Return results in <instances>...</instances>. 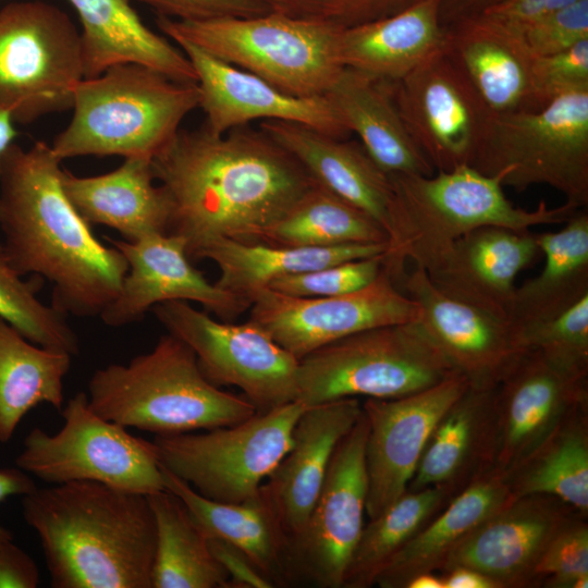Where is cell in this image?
<instances>
[{
  "label": "cell",
  "instance_id": "56",
  "mask_svg": "<svg viewBox=\"0 0 588 588\" xmlns=\"http://www.w3.org/2000/svg\"><path fill=\"white\" fill-rule=\"evenodd\" d=\"M405 588H444L439 572H424L412 577Z\"/></svg>",
  "mask_w": 588,
  "mask_h": 588
},
{
  "label": "cell",
  "instance_id": "5",
  "mask_svg": "<svg viewBox=\"0 0 588 588\" xmlns=\"http://www.w3.org/2000/svg\"><path fill=\"white\" fill-rule=\"evenodd\" d=\"M87 397L102 418L155 434L234 425L257 413L245 396L208 381L192 348L170 333L127 364L97 369Z\"/></svg>",
  "mask_w": 588,
  "mask_h": 588
},
{
  "label": "cell",
  "instance_id": "32",
  "mask_svg": "<svg viewBox=\"0 0 588 588\" xmlns=\"http://www.w3.org/2000/svg\"><path fill=\"white\" fill-rule=\"evenodd\" d=\"M513 498L502 475L490 471L475 479L389 561L376 585L405 588L417 574L440 572L461 541Z\"/></svg>",
  "mask_w": 588,
  "mask_h": 588
},
{
  "label": "cell",
  "instance_id": "36",
  "mask_svg": "<svg viewBox=\"0 0 588 588\" xmlns=\"http://www.w3.org/2000/svg\"><path fill=\"white\" fill-rule=\"evenodd\" d=\"M147 498L157 527L151 588H231L209 536L184 502L166 489Z\"/></svg>",
  "mask_w": 588,
  "mask_h": 588
},
{
  "label": "cell",
  "instance_id": "38",
  "mask_svg": "<svg viewBox=\"0 0 588 588\" xmlns=\"http://www.w3.org/2000/svg\"><path fill=\"white\" fill-rule=\"evenodd\" d=\"M514 497L547 494L588 515V407L567 417L511 474Z\"/></svg>",
  "mask_w": 588,
  "mask_h": 588
},
{
  "label": "cell",
  "instance_id": "25",
  "mask_svg": "<svg viewBox=\"0 0 588 588\" xmlns=\"http://www.w3.org/2000/svg\"><path fill=\"white\" fill-rule=\"evenodd\" d=\"M260 130L292 155L317 184L366 212L388 234L392 182L360 143L287 121H262Z\"/></svg>",
  "mask_w": 588,
  "mask_h": 588
},
{
  "label": "cell",
  "instance_id": "23",
  "mask_svg": "<svg viewBox=\"0 0 588 588\" xmlns=\"http://www.w3.org/2000/svg\"><path fill=\"white\" fill-rule=\"evenodd\" d=\"M189 59L199 91L206 127L224 134L260 120H279L309 126L321 133L346 138V128L326 96L299 97L287 94L264 78L226 63L199 48L179 42Z\"/></svg>",
  "mask_w": 588,
  "mask_h": 588
},
{
  "label": "cell",
  "instance_id": "45",
  "mask_svg": "<svg viewBox=\"0 0 588 588\" xmlns=\"http://www.w3.org/2000/svg\"><path fill=\"white\" fill-rule=\"evenodd\" d=\"M580 90H588V39L561 52L534 57L527 110Z\"/></svg>",
  "mask_w": 588,
  "mask_h": 588
},
{
  "label": "cell",
  "instance_id": "43",
  "mask_svg": "<svg viewBox=\"0 0 588 588\" xmlns=\"http://www.w3.org/2000/svg\"><path fill=\"white\" fill-rule=\"evenodd\" d=\"M383 254L347 260L290 274L274 280L267 289L297 297L338 296L359 291L383 271Z\"/></svg>",
  "mask_w": 588,
  "mask_h": 588
},
{
  "label": "cell",
  "instance_id": "51",
  "mask_svg": "<svg viewBox=\"0 0 588 588\" xmlns=\"http://www.w3.org/2000/svg\"><path fill=\"white\" fill-rule=\"evenodd\" d=\"M35 481L21 468H0V502L12 495H25L36 489ZM13 539L10 530L0 525V540Z\"/></svg>",
  "mask_w": 588,
  "mask_h": 588
},
{
  "label": "cell",
  "instance_id": "12",
  "mask_svg": "<svg viewBox=\"0 0 588 588\" xmlns=\"http://www.w3.org/2000/svg\"><path fill=\"white\" fill-rule=\"evenodd\" d=\"M61 414L58 432H28L19 468L54 485L87 480L145 495L164 490L150 441L95 413L86 392L69 399Z\"/></svg>",
  "mask_w": 588,
  "mask_h": 588
},
{
  "label": "cell",
  "instance_id": "15",
  "mask_svg": "<svg viewBox=\"0 0 588 588\" xmlns=\"http://www.w3.org/2000/svg\"><path fill=\"white\" fill-rule=\"evenodd\" d=\"M249 308V320L298 360L351 334L420 317L417 303L385 269L368 286L338 296L297 297L262 289Z\"/></svg>",
  "mask_w": 588,
  "mask_h": 588
},
{
  "label": "cell",
  "instance_id": "9",
  "mask_svg": "<svg viewBox=\"0 0 588 588\" xmlns=\"http://www.w3.org/2000/svg\"><path fill=\"white\" fill-rule=\"evenodd\" d=\"M456 373L418 321L364 330L298 360L297 401L313 406L365 396L394 399Z\"/></svg>",
  "mask_w": 588,
  "mask_h": 588
},
{
  "label": "cell",
  "instance_id": "30",
  "mask_svg": "<svg viewBox=\"0 0 588 588\" xmlns=\"http://www.w3.org/2000/svg\"><path fill=\"white\" fill-rule=\"evenodd\" d=\"M82 30L84 78L121 63L148 66L174 81L196 83L186 54L147 27L128 0H68Z\"/></svg>",
  "mask_w": 588,
  "mask_h": 588
},
{
  "label": "cell",
  "instance_id": "4",
  "mask_svg": "<svg viewBox=\"0 0 588 588\" xmlns=\"http://www.w3.org/2000/svg\"><path fill=\"white\" fill-rule=\"evenodd\" d=\"M393 198L384 269L395 282L407 262L422 267L456 238L482 226L529 231L540 224L564 223L578 209L564 203L534 209L514 206L499 179L470 166L431 175L391 176Z\"/></svg>",
  "mask_w": 588,
  "mask_h": 588
},
{
  "label": "cell",
  "instance_id": "53",
  "mask_svg": "<svg viewBox=\"0 0 588 588\" xmlns=\"http://www.w3.org/2000/svg\"><path fill=\"white\" fill-rule=\"evenodd\" d=\"M444 588H498L485 574L465 566H455L439 572Z\"/></svg>",
  "mask_w": 588,
  "mask_h": 588
},
{
  "label": "cell",
  "instance_id": "28",
  "mask_svg": "<svg viewBox=\"0 0 588 588\" xmlns=\"http://www.w3.org/2000/svg\"><path fill=\"white\" fill-rule=\"evenodd\" d=\"M156 181L151 160L138 157L99 175L62 173L64 193L82 218L117 230L125 241L168 233L171 204Z\"/></svg>",
  "mask_w": 588,
  "mask_h": 588
},
{
  "label": "cell",
  "instance_id": "48",
  "mask_svg": "<svg viewBox=\"0 0 588 588\" xmlns=\"http://www.w3.org/2000/svg\"><path fill=\"white\" fill-rule=\"evenodd\" d=\"M422 0H329L295 17L322 20L345 27L385 17Z\"/></svg>",
  "mask_w": 588,
  "mask_h": 588
},
{
  "label": "cell",
  "instance_id": "34",
  "mask_svg": "<svg viewBox=\"0 0 588 588\" xmlns=\"http://www.w3.org/2000/svg\"><path fill=\"white\" fill-rule=\"evenodd\" d=\"M544 266L515 287L507 318L517 329L548 319L588 295V213L578 209L555 232L535 233Z\"/></svg>",
  "mask_w": 588,
  "mask_h": 588
},
{
  "label": "cell",
  "instance_id": "14",
  "mask_svg": "<svg viewBox=\"0 0 588 588\" xmlns=\"http://www.w3.org/2000/svg\"><path fill=\"white\" fill-rule=\"evenodd\" d=\"M367 433V419L362 413L336 445L309 517L285 552L283 585L342 588L347 563L365 525Z\"/></svg>",
  "mask_w": 588,
  "mask_h": 588
},
{
  "label": "cell",
  "instance_id": "29",
  "mask_svg": "<svg viewBox=\"0 0 588 588\" xmlns=\"http://www.w3.org/2000/svg\"><path fill=\"white\" fill-rule=\"evenodd\" d=\"M440 0H422L378 20L340 27L336 58L342 66L396 82L444 47Z\"/></svg>",
  "mask_w": 588,
  "mask_h": 588
},
{
  "label": "cell",
  "instance_id": "10",
  "mask_svg": "<svg viewBox=\"0 0 588 588\" xmlns=\"http://www.w3.org/2000/svg\"><path fill=\"white\" fill-rule=\"evenodd\" d=\"M307 406L293 401L229 426L156 434L150 441L160 466L200 495L242 503L257 497L264 480L290 450Z\"/></svg>",
  "mask_w": 588,
  "mask_h": 588
},
{
  "label": "cell",
  "instance_id": "31",
  "mask_svg": "<svg viewBox=\"0 0 588 588\" xmlns=\"http://www.w3.org/2000/svg\"><path fill=\"white\" fill-rule=\"evenodd\" d=\"M324 96L350 133L358 136L366 152L390 177L434 173L404 124L392 82L343 68Z\"/></svg>",
  "mask_w": 588,
  "mask_h": 588
},
{
  "label": "cell",
  "instance_id": "17",
  "mask_svg": "<svg viewBox=\"0 0 588 588\" xmlns=\"http://www.w3.org/2000/svg\"><path fill=\"white\" fill-rule=\"evenodd\" d=\"M588 407V371L525 350L494 387L491 471L506 477L567 417Z\"/></svg>",
  "mask_w": 588,
  "mask_h": 588
},
{
  "label": "cell",
  "instance_id": "47",
  "mask_svg": "<svg viewBox=\"0 0 588 588\" xmlns=\"http://www.w3.org/2000/svg\"><path fill=\"white\" fill-rule=\"evenodd\" d=\"M160 15L183 21L253 17L272 12L267 0H137Z\"/></svg>",
  "mask_w": 588,
  "mask_h": 588
},
{
  "label": "cell",
  "instance_id": "13",
  "mask_svg": "<svg viewBox=\"0 0 588 588\" xmlns=\"http://www.w3.org/2000/svg\"><path fill=\"white\" fill-rule=\"evenodd\" d=\"M151 310L168 333L192 348L212 384L238 388L259 413L296 401L298 359L252 320L218 321L184 301Z\"/></svg>",
  "mask_w": 588,
  "mask_h": 588
},
{
  "label": "cell",
  "instance_id": "42",
  "mask_svg": "<svg viewBox=\"0 0 588 588\" xmlns=\"http://www.w3.org/2000/svg\"><path fill=\"white\" fill-rule=\"evenodd\" d=\"M524 350H535L549 359L588 371V295L561 313L518 330Z\"/></svg>",
  "mask_w": 588,
  "mask_h": 588
},
{
  "label": "cell",
  "instance_id": "1",
  "mask_svg": "<svg viewBox=\"0 0 588 588\" xmlns=\"http://www.w3.org/2000/svg\"><path fill=\"white\" fill-rule=\"evenodd\" d=\"M171 204L168 233L189 258L216 238L250 242L316 182L271 137L246 126L180 130L151 160Z\"/></svg>",
  "mask_w": 588,
  "mask_h": 588
},
{
  "label": "cell",
  "instance_id": "40",
  "mask_svg": "<svg viewBox=\"0 0 588 588\" xmlns=\"http://www.w3.org/2000/svg\"><path fill=\"white\" fill-rule=\"evenodd\" d=\"M455 497L444 488L405 491L364 525L347 563L342 588H369L389 561Z\"/></svg>",
  "mask_w": 588,
  "mask_h": 588
},
{
  "label": "cell",
  "instance_id": "50",
  "mask_svg": "<svg viewBox=\"0 0 588 588\" xmlns=\"http://www.w3.org/2000/svg\"><path fill=\"white\" fill-rule=\"evenodd\" d=\"M39 580L35 561L12 539L0 540V588H36Z\"/></svg>",
  "mask_w": 588,
  "mask_h": 588
},
{
  "label": "cell",
  "instance_id": "55",
  "mask_svg": "<svg viewBox=\"0 0 588 588\" xmlns=\"http://www.w3.org/2000/svg\"><path fill=\"white\" fill-rule=\"evenodd\" d=\"M17 136L15 122L11 114L0 107V160L11 144Z\"/></svg>",
  "mask_w": 588,
  "mask_h": 588
},
{
  "label": "cell",
  "instance_id": "41",
  "mask_svg": "<svg viewBox=\"0 0 588 588\" xmlns=\"http://www.w3.org/2000/svg\"><path fill=\"white\" fill-rule=\"evenodd\" d=\"M32 277L24 280L14 270L0 244V316L32 343L77 355L78 336L69 324L68 316L37 297L44 279Z\"/></svg>",
  "mask_w": 588,
  "mask_h": 588
},
{
  "label": "cell",
  "instance_id": "24",
  "mask_svg": "<svg viewBox=\"0 0 588 588\" xmlns=\"http://www.w3.org/2000/svg\"><path fill=\"white\" fill-rule=\"evenodd\" d=\"M539 253L530 230L482 226L453 241L421 268L444 294L509 319L515 279Z\"/></svg>",
  "mask_w": 588,
  "mask_h": 588
},
{
  "label": "cell",
  "instance_id": "21",
  "mask_svg": "<svg viewBox=\"0 0 588 588\" xmlns=\"http://www.w3.org/2000/svg\"><path fill=\"white\" fill-rule=\"evenodd\" d=\"M577 515L583 514L552 495L515 497L463 539L440 572L465 566L498 588H536L535 569L546 548Z\"/></svg>",
  "mask_w": 588,
  "mask_h": 588
},
{
  "label": "cell",
  "instance_id": "7",
  "mask_svg": "<svg viewBox=\"0 0 588 588\" xmlns=\"http://www.w3.org/2000/svg\"><path fill=\"white\" fill-rule=\"evenodd\" d=\"M156 22L176 44H191L294 96H324L344 68L335 51L341 26L322 20L272 11L200 21L159 14Z\"/></svg>",
  "mask_w": 588,
  "mask_h": 588
},
{
  "label": "cell",
  "instance_id": "37",
  "mask_svg": "<svg viewBox=\"0 0 588 588\" xmlns=\"http://www.w3.org/2000/svg\"><path fill=\"white\" fill-rule=\"evenodd\" d=\"M250 242L282 247H333L388 244V234L366 212L315 183Z\"/></svg>",
  "mask_w": 588,
  "mask_h": 588
},
{
  "label": "cell",
  "instance_id": "49",
  "mask_svg": "<svg viewBox=\"0 0 588 588\" xmlns=\"http://www.w3.org/2000/svg\"><path fill=\"white\" fill-rule=\"evenodd\" d=\"M208 542L212 555L228 574L231 588L274 587L242 550L216 537H209Z\"/></svg>",
  "mask_w": 588,
  "mask_h": 588
},
{
  "label": "cell",
  "instance_id": "35",
  "mask_svg": "<svg viewBox=\"0 0 588 588\" xmlns=\"http://www.w3.org/2000/svg\"><path fill=\"white\" fill-rule=\"evenodd\" d=\"M72 357L32 343L0 316V442L7 443L23 417L46 403L61 412L64 378Z\"/></svg>",
  "mask_w": 588,
  "mask_h": 588
},
{
  "label": "cell",
  "instance_id": "26",
  "mask_svg": "<svg viewBox=\"0 0 588 588\" xmlns=\"http://www.w3.org/2000/svg\"><path fill=\"white\" fill-rule=\"evenodd\" d=\"M444 27V50L489 110H527L534 56L522 33L486 13Z\"/></svg>",
  "mask_w": 588,
  "mask_h": 588
},
{
  "label": "cell",
  "instance_id": "11",
  "mask_svg": "<svg viewBox=\"0 0 588 588\" xmlns=\"http://www.w3.org/2000/svg\"><path fill=\"white\" fill-rule=\"evenodd\" d=\"M83 78L81 34L66 13L44 1L0 10V107L15 123L71 109Z\"/></svg>",
  "mask_w": 588,
  "mask_h": 588
},
{
  "label": "cell",
  "instance_id": "18",
  "mask_svg": "<svg viewBox=\"0 0 588 588\" xmlns=\"http://www.w3.org/2000/svg\"><path fill=\"white\" fill-rule=\"evenodd\" d=\"M468 385L467 379L456 372L408 395L368 397L362 403L368 424L365 457L369 518L407 491L437 422Z\"/></svg>",
  "mask_w": 588,
  "mask_h": 588
},
{
  "label": "cell",
  "instance_id": "19",
  "mask_svg": "<svg viewBox=\"0 0 588 588\" xmlns=\"http://www.w3.org/2000/svg\"><path fill=\"white\" fill-rule=\"evenodd\" d=\"M396 284L417 303L422 330L469 385L495 387L525 351L509 319L444 294L421 267L405 269Z\"/></svg>",
  "mask_w": 588,
  "mask_h": 588
},
{
  "label": "cell",
  "instance_id": "54",
  "mask_svg": "<svg viewBox=\"0 0 588 588\" xmlns=\"http://www.w3.org/2000/svg\"><path fill=\"white\" fill-rule=\"evenodd\" d=\"M273 11L296 16L304 10L329 0H267Z\"/></svg>",
  "mask_w": 588,
  "mask_h": 588
},
{
  "label": "cell",
  "instance_id": "22",
  "mask_svg": "<svg viewBox=\"0 0 588 588\" xmlns=\"http://www.w3.org/2000/svg\"><path fill=\"white\" fill-rule=\"evenodd\" d=\"M362 413L358 397L307 406L290 450L260 486L259 499L284 544V555L309 517L336 445Z\"/></svg>",
  "mask_w": 588,
  "mask_h": 588
},
{
  "label": "cell",
  "instance_id": "2",
  "mask_svg": "<svg viewBox=\"0 0 588 588\" xmlns=\"http://www.w3.org/2000/svg\"><path fill=\"white\" fill-rule=\"evenodd\" d=\"M62 160L42 140L15 142L0 160L3 249L22 277L52 285L51 305L66 316L96 317L127 272L122 253L99 241L62 186Z\"/></svg>",
  "mask_w": 588,
  "mask_h": 588
},
{
  "label": "cell",
  "instance_id": "3",
  "mask_svg": "<svg viewBox=\"0 0 588 588\" xmlns=\"http://www.w3.org/2000/svg\"><path fill=\"white\" fill-rule=\"evenodd\" d=\"M53 588H151L157 527L147 495L96 481L22 498Z\"/></svg>",
  "mask_w": 588,
  "mask_h": 588
},
{
  "label": "cell",
  "instance_id": "16",
  "mask_svg": "<svg viewBox=\"0 0 588 588\" xmlns=\"http://www.w3.org/2000/svg\"><path fill=\"white\" fill-rule=\"evenodd\" d=\"M395 103L434 171L470 166L492 114L444 47L396 82Z\"/></svg>",
  "mask_w": 588,
  "mask_h": 588
},
{
  "label": "cell",
  "instance_id": "33",
  "mask_svg": "<svg viewBox=\"0 0 588 588\" xmlns=\"http://www.w3.org/2000/svg\"><path fill=\"white\" fill-rule=\"evenodd\" d=\"M387 243H379L333 247H282L221 237L199 247L192 258L213 261L220 271L216 284L252 305L254 295L277 279L380 255L387 250Z\"/></svg>",
  "mask_w": 588,
  "mask_h": 588
},
{
  "label": "cell",
  "instance_id": "6",
  "mask_svg": "<svg viewBox=\"0 0 588 588\" xmlns=\"http://www.w3.org/2000/svg\"><path fill=\"white\" fill-rule=\"evenodd\" d=\"M198 106L196 83L137 63L115 64L76 85L72 119L51 148L62 161L83 156L152 160Z\"/></svg>",
  "mask_w": 588,
  "mask_h": 588
},
{
  "label": "cell",
  "instance_id": "27",
  "mask_svg": "<svg viewBox=\"0 0 588 588\" xmlns=\"http://www.w3.org/2000/svg\"><path fill=\"white\" fill-rule=\"evenodd\" d=\"M494 440V387L468 385L437 422L407 490L437 487L456 495L491 471Z\"/></svg>",
  "mask_w": 588,
  "mask_h": 588
},
{
  "label": "cell",
  "instance_id": "52",
  "mask_svg": "<svg viewBox=\"0 0 588 588\" xmlns=\"http://www.w3.org/2000/svg\"><path fill=\"white\" fill-rule=\"evenodd\" d=\"M504 0H440V17L443 26L464 17L485 13Z\"/></svg>",
  "mask_w": 588,
  "mask_h": 588
},
{
  "label": "cell",
  "instance_id": "46",
  "mask_svg": "<svg viewBox=\"0 0 588 588\" xmlns=\"http://www.w3.org/2000/svg\"><path fill=\"white\" fill-rule=\"evenodd\" d=\"M520 33L534 57L567 50L588 39V0L549 12L526 25Z\"/></svg>",
  "mask_w": 588,
  "mask_h": 588
},
{
  "label": "cell",
  "instance_id": "20",
  "mask_svg": "<svg viewBox=\"0 0 588 588\" xmlns=\"http://www.w3.org/2000/svg\"><path fill=\"white\" fill-rule=\"evenodd\" d=\"M127 262L115 298L100 318L109 327L139 321L155 305L169 301L199 303L206 311L231 320L250 307L235 294L210 283L189 261L185 241L172 233H156L136 241L107 238Z\"/></svg>",
  "mask_w": 588,
  "mask_h": 588
},
{
  "label": "cell",
  "instance_id": "8",
  "mask_svg": "<svg viewBox=\"0 0 588 588\" xmlns=\"http://www.w3.org/2000/svg\"><path fill=\"white\" fill-rule=\"evenodd\" d=\"M470 167L517 192L548 185L587 207L588 90L537 110L492 113Z\"/></svg>",
  "mask_w": 588,
  "mask_h": 588
},
{
  "label": "cell",
  "instance_id": "44",
  "mask_svg": "<svg viewBox=\"0 0 588 588\" xmlns=\"http://www.w3.org/2000/svg\"><path fill=\"white\" fill-rule=\"evenodd\" d=\"M577 515L546 548L536 569V588L588 587V523Z\"/></svg>",
  "mask_w": 588,
  "mask_h": 588
},
{
  "label": "cell",
  "instance_id": "39",
  "mask_svg": "<svg viewBox=\"0 0 588 588\" xmlns=\"http://www.w3.org/2000/svg\"><path fill=\"white\" fill-rule=\"evenodd\" d=\"M160 470L164 489L184 502L209 537L242 550L274 587L282 584L284 544L258 494L242 503L213 501L162 466Z\"/></svg>",
  "mask_w": 588,
  "mask_h": 588
}]
</instances>
